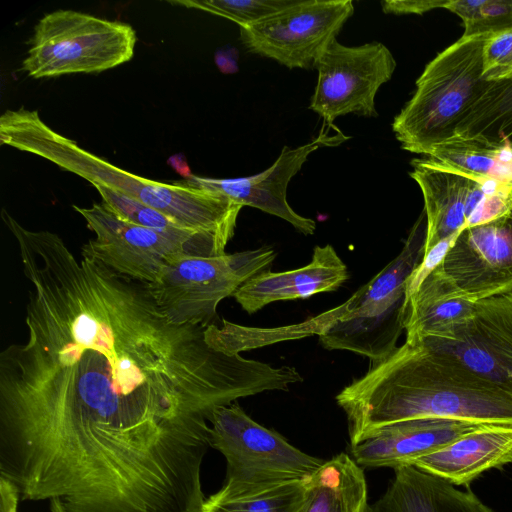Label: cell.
<instances>
[{"label": "cell", "instance_id": "obj_1", "mask_svg": "<svg viewBox=\"0 0 512 512\" xmlns=\"http://www.w3.org/2000/svg\"><path fill=\"white\" fill-rule=\"evenodd\" d=\"M1 219L29 290L27 338L0 352V476L67 512H201L214 410L301 374L212 347L146 284Z\"/></svg>", "mask_w": 512, "mask_h": 512}, {"label": "cell", "instance_id": "obj_2", "mask_svg": "<svg viewBox=\"0 0 512 512\" xmlns=\"http://www.w3.org/2000/svg\"><path fill=\"white\" fill-rule=\"evenodd\" d=\"M350 446L416 418L512 425V396L422 341H405L336 396Z\"/></svg>", "mask_w": 512, "mask_h": 512}, {"label": "cell", "instance_id": "obj_3", "mask_svg": "<svg viewBox=\"0 0 512 512\" xmlns=\"http://www.w3.org/2000/svg\"><path fill=\"white\" fill-rule=\"evenodd\" d=\"M0 142L38 155L93 186H104L137 200L185 229L213 233L226 242L234 235L241 204L185 181L163 183L125 171L54 131L37 111H5L0 117Z\"/></svg>", "mask_w": 512, "mask_h": 512}, {"label": "cell", "instance_id": "obj_4", "mask_svg": "<svg viewBox=\"0 0 512 512\" xmlns=\"http://www.w3.org/2000/svg\"><path fill=\"white\" fill-rule=\"evenodd\" d=\"M490 36H461L426 65L413 96L392 123L402 149L426 156L455 134L491 84L483 75V50Z\"/></svg>", "mask_w": 512, "mask_h": 512}, {"label": "cell", "instance_id": "obj_5", "mask_svg": "<svg viewBox=\"0 0 512 512\" xmlns=\"http://www.w3.org/2000/svg\"><path fill=\"white\" fill-rule=\"evenodd\" d=\"M211 447L226 460V477L214 497L251 499L309 479L325 462L291 445L278 432L250 418L236 403L216 408L210 418Z\"/></svg>", "mask_w": 512, "mask_h": 512}, {"label": "cell", "instance_id": "obj_6", "mask_svg": "<svg viewBox=\"0 0 512 512\" xmlns=\"http://www.w3.org/2000/svg\"><path fill=\"white\" fill-rule=\"evenodd\" d=\"M136 41L129 24L59 9L36 24L22 69L33 78L102 72L129 61Z\"/></svg>", "mask_w": 512, "mask_h": 512}, {"label": "cell", "instance_id": "obj_7", "mask_svg": "<svg viewBox=\"0 0 512 512\" xmlns=\"http://www.w3.org/2000/svg\"><path fill=\"white\" fill-rule=\"evenodd\" d=\"M276 256L269 246L211 257L179 254L146 285L172 321L209 326L218 318L219 303L269 270Z\"/></svg>", "mask_w": 512, "mask_h": 512}, {"label": "cell", "instance_id": "obj_8", "mask_svg": "<svg viewBox=\"0 0 512 512\" xmlns=\"http://www.w3.org/2000/svg\"><path fill=\"white\" fill-rule=\"evenodd\" d=\"M73 208L95 234L82 246L81 257L144 284L155 282L176 255L220 256L228 244L212 233L180 237L136 225L119 218L103 203Z\"/></svg>", "mask_w": 512, "mask_h": 512}, {"label": "cell", "instance_id": "obj_9", "mask_svg": "<svg viewBox=\"0 0 512 512\" xmlns=\"http://www.w3.org/2000/svg\"><path fill=\"white\" fill-rule=\"evenodd\" d=\"M353 13L351 0H296L240 26V38L252 53L290 69H313Z\"/></svg>", "mask_w": 512, "mask_h": 512}, {"label": "cell", "instance_id": "obj_10", "mask_svg": "<svg viewBox=\"0 0 512 512\" xmlns=\"http://www.w3.org/2000/svg\"><path fill=\"white\" fill-rule=\"evenodd\" d=\"M395 68L392 53L380 42L345 46L335 40L316 66L318 78L309 108L329 126L350 113L375 117L376 93Z\"/></svg>", "mask_w": 512, "mask_h": 512}, {"label": "cell", "instance_id": "obj_11", "mask_svg": "<svg viewBox=\"0 0 512 512\" xmlns=\"http://www.w3.org/2000/svg\"><path fill=\"white\" fill-rule=\"evenodd\" d=\"M433 272L473 302L512 292V200L502 215L461 230Z\"/></svg>", "mask_w": 512, "mask_h": 512}, {"label": "cell", "instance_id": "obj_12", "mask_svg": "<svg viewBox=\"0 0 512 512\" xmlns=\"http://www.w3.org/2000/svg\"><path fill=\"white\" fill-rule=\"evenodd\" d=\"M419 341L512 396V292L476 302L474 313L448 336Z\"/></svg>", "mask_w": 512, "mask_h": 512}, {"label": "cell", "instance_id": "obj_13", "mask_svg": "<svg viewBox=\"0 0 512 512\" xmlns=\"http://www.w3.org/2000/svg\"><path fill=\"white\" fill-rule=\"evenodd\" d=\"M347 138L338 132L329 136L322 129L311 142L296 148L284 146L276 161L263 172L240 178L213 179L195 176L185 180L189 185L226 195L242 206H251L277 216L290 223L304 235H312L316 223L296 213L287 202V187L292 177L301 169L308 156L315 150L339 145Z\"/></svg>", "mask_w": 512, "mask_h": 512}, {"label": "cell", "instance_id": "obj_14", "mask_svg": "<svg viewBox=\"0 0 512 512\" xmlns=\"http://www.w3.org/2000/svg\"><path fill=\"white\" fill-rule=\"evenodd\" d=\"M410 173L424 199L426 235L424 254L438 242L457 235L489 195L495 182L479 180L430 158L413 159Z\"/></svg>", "mask_w": 512, "mask_h": 512}, {"label": "cell", "instance_id": "obj_15", "mask_svg": "<svg viewBox=\"0 0 512 512\" xmlns=\"http://www.w3.org/2000/svg\"><path fill=\"white\" fill-rule=\"evenodd\" d=\"M486 425L435 417L405 420L388 425L351 447V455L362 468L396 469Z\"/></svg>", "mask_w": 512, "mask_h": 512}, {"label": "cell", "instance_id": "obj_16", "mask_svg": "<svg viewBox=\"0 0 512 512\" xmlns=\"http://www.w3.org/2000/svg\"><path fill=\"white\" fill-rule=\"evenodd\" d=\"M348 278L346 264L334 247L327 244L315 246L307 265L284 272H261L247 280L233 297L244 311L252 314L273 302L334 292Z\"/></svg>", "mask_w": 512, "mask_h": 512}, {"label": "cell", "instance_id": "obj_17", "mask_svg": "<svg viewBox=\"0 0 512 512\" xmlns=\"http://www.w3.org/2000/svg\"><path fill=\"white\" fill-rule=\"evenodd\" d=\"M512 462V425L488 424L408 463L455 486Z\"/></svg>", "mask_w": 512, "mask_h": 512}, {"label": "cell", "instance_id": "obj_18", "mask_svg": "<svg viewBox=\"0 0 512 512\" xmlns=\"http://www.w3.org/2000/svg\"><path fill=\"white\" fill-rule=\"evenodd\" d=\"M394 471V478L369 512H494L470 489L460 490L413 465Z\"/></svg>", "mask_w": 512, "mask_h": 512}, {"label": "cell", "instance_id": "obj_19", "mask_svg": "<svg viewBox=\"0 0 512 512\" xmlns=\"http://www.w3.org/2000/svg\"><path fill=\"white\" fill-rule=\"evenodd\" d=\"M476 302L458 296L451 286L432 272L403 308L407 342L444 338L475 311Z\"/></svg>", "mask_w": 512, "mask_h": 512}, {"label": "cell", "instance_id": "obj_20", "mask_svg": "<svg viewBox=\"0 0 512 512\" xmlns=\"http://www.w3.org/2000/svg\"><path fill=\"white\" fill-rule=\"evenodd\" d=\"M307 487L301 512H369L364 471L346 453L325 461Z\"/></svg>", "mask_w": 512, "mask_h": 512}, {"label": "cell", "instance_id": "obj_21", "mask_svg": "<svg viewBox=\"0 0 512 512\" xmlns=\"http://www.w3.org/2000/svg\"><path fill=\"white\" fill-rule=\"evenodd\" d=\"M426 157L472 178L512 188L511 148L454 134Z\"/></svg>", "mask_w": 512, "mask_h": 512}, {"label": "cell", "instance_id": "obj_22", "mask_svg": "<svg viewBox=\"0 0 512 512\" xmlns=\"http://www.w3.org/2000/svg\"><path fill=\"white\" fill-rule=\"evenodd\" d=\"M455 134L512 149V75L491 81Z\"/></svg>", "mask_w": 512, "mask_h": 512}, {"label": "cell", "instance_id": "obj_23", "mask_svg": "<svg viewBox=\"0 0 512 512\" xmlns=\"http://www.w3.org/2000/svg\"><path fill=\"white\" fill-rule=\"evenodd\" d=\"M307 480L281 486L251 499L225 500L210 495L201 512H301L307 499Z\"/></svg>", "mask_w": 512, "mask_h": 512}, {"label": "cell", "instance_id": "obj_24", "mask_svg": "<svg viewBox=\"0 0 512 512\" xmlns=\"http://www.w3.org/2000/svg\"><path fill=\"white\" fill-rule=\"evenodd\" d=\"M94 187L98 190L103 200L102 203L119 218L127 222L180 237H192L200 233H209L185 229L163 213L137 200L104 186L97 185Z\"/></svg>", "mask_w": 512, "mask_h": 512}, {"label": "cell", "instance_id": "obj_25", "mask_svg": "<svg viewBox=\"0 0 512 512\" xmlns=\"http://www.w3.org/2000/svg\"><path fill=\"white\" fill-rule=\"evenodd\" d=\"M296 0H204L177 2L201 9L239 24L248 25L278 12Z\"/></svg>", "mask_w": 512, "mask_h": 512}, {"label": "cell", "instance_id": "obj_26", "mask_svg": "<svg viewBox=\"0 0 512 512\" xmlns=\"http://www.w3.org/2000/svg\"><path fill=\"white\" fill-rule=\"evenodd\" d=\"M463 25L464 37L495 35L512 29V1L480 0L472 17Z\"/></svg>", "mask_w": 512, "mask_h": 512}, {"label": "cell", "instance_id": "obj_27", "mask_svg": "<svg viewBox=\"0 0 512 512\" xmlns=\"http://www.w3.org/2000/svg\"><path fill=\"white\" fill-rule=\"evenodd\" d=\"M483 75L500 80L512 75V29L490 36L483 50Z\"/></svg>", "mask_w": 512, "mask_h": 512}, {"label": "cell", "instance_id": "obj_28", "mask_svg": "<svg viewBox=\"0 0 512 512\" xmlns=\"http://www.w3.org/2000/svg\"><path fill=\"white\" fill-rule=\"evenodd\" d=\"M457 236L458 234L438 242L424 254L421 262L418 264V266L415 268V270L407 280L404 305L417 291L422 282L442 262L444 256L453 245Z\"/></svg>", "mask_w": 512, "mask_h": 512}, {"label": "cell", "instance_id": "obj_29", "mask_svg": "<svg viewBox=\"0 0 512 512\" xmlns=\"http://www.w3.org/2000/svg\"><path fill=\"white\" fill-rule=\"evenodd\" d=\"M449 0H386L381 2L384 13L422 15L437 8H445Z\"/></svg>", "mask_w": 512, "mask_h": 512}, {"label": "cell", "instance_id": "obj_30", "mask_svg": "<svg viewBox=\"0 0 512 512\" xmlns=\"http://www.w3.org/2000/svg\"><path fill=\"white\" fill-rule=\"evenodd\" d=\"M19 500L21 497L15 483L0 476V512H18Z\"/></svg>", "mask_w": 512, "mask_h": 512}, {"label": "cell", "instance_id": "obj_31", "mask_svg": "<svg viewBox=\"0 0 512 512\" xmlns=\"http://www.w3.org/2000/svg\"><path fill=\"white\" fill-rule=\"evenodd\" d=\"M238 51L235 48L220 49L215 52L214 60L219 70L224 74L238 71Z\"/></svg>", "mask_w": 512, "mask_h": 512}, {"label": "cell", "instance_id": "obj_32", "mask_svg": "<svg viewBox=\"0 0 512 512\" xmlns=\"http://www.w3.org/2000/svg\"><path fill=\"white\" fill-rule=\"evenodd\" d=\"M167 164L170 165L173 170L176 171L185 180H190L193 177L186 158L182 153L174 154L169 157Z\"/></svg>", "mask_w": 512, "mask_h": 512}, {"label": "cell", "instance_id": "obj_33", "mask_svg": "<svg viewBox=\"0 0 512 512\" xmlns=\"http://www.w3.org/2000/svg\"><path fill=\"white\" fill-rule=\"evenodd\" d=\"M51 512H67L59 498L49 500Z\"/></svg>", "mask_w": 512, "mask_h": 512}]
</instances>
